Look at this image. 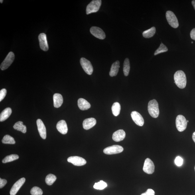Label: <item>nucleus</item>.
<instances>
[{"label": "nucleus", "mask_w": 195, "mask_h": 195, "mask_svg": "<svg viewBox=\"0 0 195 195\" xmlns=\"http://www.w3.org/2000/svg\"><path fill=\"white\" fill-rule=\"evenodd\" d=\"M174 83L180 89L185 88L187 80L185 74L181 70L176 72L174 75Z\"/></svg>", "instance_id": "obj_1"}, {"label": "nucleus", "mask_w": 195, "mask_h": 195, "mask_svg": "<svg viewBox=\"0 0 195 195\" xmlns=\"http://www.w3.org/2000/svg\"><path fill=\"white\" fill-rule=\"evenodd\" d=\"M148 111L150 116L154 118H156L159 117V105L155 99H153L149 101L148 105Z\"/></svg>", "instance_id": "obj_2"}, {"label": "nucleus", "mask_w": 195, "mask_h": 195, "mask_svg": "<svg viewBox=\"0 0 195 195\" xmlns=\"http://www.w3.org/2000/svg\"><path fill=\"white\" fill-rule=\"evenodd\" d=\"M101 4V0H93L87 6L86 9L87 15L97 13L99 11Z\"/></svg>", "instance_id": "obj_3"}, {"label": "nucleus", "mask_w": 195, "mask_h": 195, "mask_svg": "<svg viewBox=\"0 0 195 195\" xmlns=\"http://www.w3.org/2000/svg\"><path fill=\"white\" fill-rule=\"evenodd\" d=\"M187 121L184 116L178 115L176 119V125L178 131L182 132L185 130L187 126Z\"/></svg>", "instance_id": "obj_4"}, {"label": "nucleus", "mask_w": 195, "mask_h": 195, "mask_svg": "<svg viewBox=\"0 0 195 195\" xmlns=\"http://www.w3.org/2000/svg\"><path fill=\"white\" fill-rule=\"evenodd\" d=\"M166 17L168 24L171 27L174 28L178 27V20L173 12L170 11H166Z\"/></svg>", "instance_id": "obj_5"}, {"label": "nucleus", "mask_w": 195, "mask_h": 195, "mask_svg": "<svg viewBox=\"0 0 195 195\" xmlns=\"http://www.w3.org/2000/svg\"><path fill=\"white\" fill-rule=\"evenodd\" d=\"M15 58V56L13 53V52H10L1 64L0 67L1 70L4 71L9 68L13 62Z\"/></svg>", "instance_id": "obj_6"}, {"label": "nucleus", "mask_w": 195, "mask_h": 195, "mask_svg": "<svg viewBox=\"0 0 195 195\" xmlns=\"http://www.w3.org/2000/svg\"><path fill=\"white\" fill-rule=\"evenodd\" d=\"M80 64L84 71L89 75H92L93 71V68L91 62L84 58H81Z\"/></svg>", "instance_id": "obj_7"}, {"label": "nucleus", "mask_w": 195, "mask_h": 195, "mask_svg": "<svg viewBox=\"0 0 195 195\" xmlns=\"http://www.w3.org/2000/svg\"><path fill=\"white\" fill-rule=\"evenodd\" d=\"M123 148L118 145H114L109 146L103 150V152L107 155H112L121 153L123 151Z\"/></svg>", "instance_id": "obj_8"}, {"label": "nucleus", "mask_w": 195, "mask_h": 195, "mask_svg": "<svg viewBox=\"0 0 195 195\" xmlns=\"http://www.w3.org/2000/svg\"><path fill=\"white\" fill-rule=\"evenodd\" d=\"M143 171L148 174H152L155 170L154 162L149 158H146L144 162L143 168Z\"/></svg>", "instance_id": "obj_9"}, {"label": "nucleus", "mask_w": 195, "mask_h": 195, "mask_svg": "<svg viewBox=\"0 0 195 195\" xmlns=\"http://www.w3.org/2000/svg\"><path fill=\"white\" fill-rule=\"evenodd\" d=\"M67 161L73 165L78 166H84L86 163V160L78 156H71L68 158Z\"/></svg>", "instance_id": "obj_10"}, {"label": "nucleus", "mask_w": 195, "mask_h": 195, "mask_svg": "<svg viewBox=\"0 0 195 195\" xmlns=\"http://www.w3.org/2000/svg\"><path fill=\"white\" fill-rule=\"evenodd\" d=\"M91 33L93 36L101 40H104L105 38V32L100 28L93 26L90 29Z\"/></svg>", "instance_id": "obj_11"}, {"label": "nucleus", "mask_w": 195, "mask_h": 195, "mask_svg": "<svg viewBox=\"0 0 195 195\" xmlns=\"http://www.w3.org/2000/svg\"><path fill=\"white\" fill-rule=\"evenodd\" d=\"M25 182V178H22L18 180L13 185L10 192V195H15Z\"/></svg>", "instance_id": "obj_12"}, {"label": "nucleus", "mask_w": 195, "mask_h": 195, "mask_svg": "<svg viewBox=\"0 0 195 195\" xmlns=\"http://www.w3.org/2000/svg\"><path fill=\"white\" fill-rule=\"evenodd\" d=\"M131 116L134 122L139 126H143L144 124V120L143 117L138 112H132Z\"/></svg>", "instance_id": "obj_13"}, {"label": "nucleus", "mask_w": 195, "mask_h": 195, "mask_svg": "<svg viewBox=\"0 0 195 195\" xmlns=\"http://www.w3.org/2000/svg\"><path fill=\"white\" fill-rule=\"evenodd\" d=\"M38 40L40 48L44 51H47L48 50V46L46 34L40 33L38 36Z\"/></svg>", "instance_id": "obj_14"}, {"label": "nucleus", "mask_w": 195, "mask_h": 195, "mask_svg": "<svg viewBox=\"0 0 195 195\" xmlns=\"http://www.w3.org/2000/svg\"><path fill=\"white\" fill-rule=\"evenodd\" d=\"M38 132L40 136L42 139L45 140L46 138V130L45 125L43 121L40 119H37L36 121Z\"/></svg>", "instance_id": "obj_15"}, {"label": "nucleus", "mask_w": 195, "mask_h": 195, "mask_svg": "<svg viewBox=\"0 0 195 195\" xmlns=\"http://www.w3.org/2000/svg\"><path fill=\"white\" fill-rule=\"evenodd\" d=\"M126 133L123 129H120L116 131L113 134V139L116 142H120L125 139Z\"/></svg>", "instance_id": "obj_16"}, {"label": "nucleus", "mask_w": 195, "mask_h": 195, "mask_svg": "<svg viewBox=\"0 0 195 195\" xmlns=\"http://www.w3.org/2000/svg\"><path fill=\"white\" fill-rule=\"evenodd\" d=\"M56 128L63 135H66L68 131L67 125L66 121L64 120H61L58 122L56 125Z\"/></svg>", "instance_id": "obj_17"}, {"label": "nucleus", "mask_w": 195, "mask_h": 195, "mask_svg": "<svg viewBox=\"0 0 195 195\" xmlns=\"http://www.w3.org/2000/svg\"><path fill=\"white\" fill-rule=\"evenodd\" d=\"M96 123V119L94 118L91 117L86 119L83 121V127L85 130H89L94 127Z\"/></svg>", "instance_id": "obj_18"}, {"label": "nucleus", "mask_w": 195, "mask_h": 195, "mask_svg": "<svg viewBox=\"0 0 195 195\" xmlns=\"http://www.w3.org/2000/svg\"><path fill=\"white\" fill-rule=\"evenodd\" d=\"M54 105L55 107L58 108L62 105L63 99L61 94L56 93L53 95Z\"/></svg>", "instance_id": "obj_19"}, {"label": "nucleus", "mask_w": 195, "mask_h": 195, "mask_svg": "<svg viewBox=\"0 0 195 195\" xmlns=\"http://www.w3.org/2000/svg\"><path fill=\"white\" fill-rule=\"evenodd\" d=\"M78 105L79 109L82 110H87L91 107L90 103L84 99L82 98L78 99Z\"/></svg>", "instance_id": "obj_20"}, {"label": "nucleus", "mask_w": 195, "mask_h": 195, "mask_svg": "<svg viewBox=\"0 0 195 195\" xmlns=\"http://www.w3.org/2000/svg\"><path fill=\"white\" fill-rule=\"evenodd\" d=\"M119 68L120 62L119 61H117L112 65L109 73L110 76L112 77L116 76L119 72Z\"/></svg>", "instance_id": "obj_21"}, {"label": "nucleus", "mask_w": 195, "mask_h": 195, "mask_svg": "<svg viewBox=\"0 0 195 195\" xmlns=\"http://www.w3.org/2000/svg\"><path fill=\"white\" fill-rule=\"evenodd\" d=\"M12 109L8 107L2 112L0 115V121H5L9 118L11 114Z\"/></svg>", "instance_id": "obj_22"}, {"label": "nucleus", "mask_w": 195, "mask_h": 195, "mask_svg": "<svg viewBox=\"0 0 195 195\" xmlns=\"http://www.w3.org/2000/svg\"><path fill=\"white\" fill-rule=\"evenodd\" d=\"M14 129L17 131H21L22 133H25L26 132V127L23 124V122L19 121L13 125Z\"/></svg>", "instance_id": "obj_23"}, {"label": "nucleus", "mask_w": 195, "mask_h": 195, "mask_svg": "<svg viewBox=\"0 0 195 195\" xmlns=\"http://www.w3.org/2000/svg\"><path fill=\"white\" fill-rule=\"evenodd\" d=\"M155 32L156 28L155 27H153L144 31L143 35L144 38H149L153 37L155 35Z\"/></svg>", "instance_id": "obj_24"}, {"label": "nucleus", "mask_w": 195, "mask_h": 195, "mask_svg": "<svg viewBox=\"0 0 195 195\" xmlns=\"http://www.w3.org/2000/svg\"><path fill=\"white\" fill-rule=\"evenodd\" d=\"M113 114L115 117L118 116L120 113L121 110V105L118 102H115L113 103L111 108Z\"/></svg>", "instance_id": "obj_25"}, {"label": "nucleus", "mask_w": 195, "mask_h": 195, "mask_svg": "<svg viewBox=\"0 0 195 195\" xmlns=\"http://www.w3.org/2000/svg\"><path fill=\"white\" fill-rule=\"evenodd\" d=\"M130 70V64L128 58H126L123 64V72L125 76L129 75Z\"/></svg>", "instance_id": "obj_26"}, {"label": "nucleus", "mask_w": 195, "mask_h": 195, "mask_svg": "<svg viewBox=\"0 0 195 195\" xmlns=\"http://www.w3.org/2000/svg\"><path fill=\"white\" fill-rule=\"evenodd\" d=\"M19 157L17 154H11L8 155L2 160L3 163H6L7 162H11L19 159Z\"/></svg>", "instance_id": "obj_27"}, {"label": "nucleus", "mask_w": 195, "mask_h": 195, "mask_svg": "<svg viewBox=\"0 0 195 195\" xmlns=\"http://www.w3.org/2000/svg\"><path fill=\"white\" fill-rule=\"evenodd\" d=\"M56 180V176L52 174H48L46 177L45 182L48 185H52Z\"/></svg>", "instance_id": "obj_28"}, {"label": "nucleus", "mask_w": 195, "mask_h": 195, "mask_svg": "<svg viewBox=\"0 0 195 195\" xmlns=\"http://www.w3.org/2000/svg\"><path fill=\"white\" fill-rule=\"evenodd\" d=\"M2 143L4 144H14L16 143L14 138L9 135H6L2 140Z\"/></svg>", "instance_id": "obj_29"}, {"label": "nucleus", "mask_w": 195, "mask_h": 195, "mask_svg": "<svg viewBox=\"0 0 195 195\" xmlns=\"http://www.w3.org/2000/svg\"><path fill=\"white\" fill-rule=\"evenodd\" d=\"M106 182L101 180L98 182L95 183L94 185V188L97 190H103L107 186Z\"/></svg>", "instance_id": "obj_30"}, {"label": "nucleus", "mask_w": 195, "mask_h": 195, "mask_svg": "<svg viewBox=\"0 0 195 195\" xmlns=\"http://www.w3.org/2000/svg\"><path fill=\"white\" fill-rule=\"evenodd\" d=\"M168 50L167 48L166 47L164 44H162V43H161L159 48H158L155 51V52H154V55H156L158 54L162 53L167 52Z\"/></svg>", "instance_id": "obj_31"}, {"label": "nucleus", "mask_w": 195, "mask_h": 195, "mask_svg": "<svg viewBox=\"0 0 195 195\" xmlns=\"http://www.w3.org/2000/svg\"><path fill=\"white\" fill-rule=\"evenodd\" d=\"M30 193L32 195H42L43 191L40 188L37 186L34 187L30 190Z\"/></svg>", "instance_id": "obj_32"}, {"label": "nucleus", "mask_w": 195, "mask_h": 195, "mask_svg": "<svg viewBox=\"0 0 195 195\" xmlns=\"http://www.w3.org/2000/svg\"><path fill=\"white\" fill-rule=\"evenodd\" d=\"M183 162V160L182 158L179 156H177L174 160V162H175L176 166H181L182 165Z\"/></svg>", "instance_id": "obj_33"}, {"label": "nucleus", "mask_w": 195, "mask_h": 195, "mask_svg": "<svg viewBox=\"0 0 195 195\" xmlns=\"http://www.w3.org/2000/svg\"><path fill=\"white\" fill-rule=\"evenodd\" d=\"M6 94V89H3L0 91V101H1L5 98Z\"/></svg>", "instance_id": "obj_34"}, {"label": "nucleus", "mask_w": 195, "mask_h": 195, "mask_svg": "<svg viewBox=\"0 0 195 195\" xmlns=\"http://www.w3.org/2000/svg\"><path fill=\"white\" fill-rule=\"evenodd\" d=\"M155 193L154 190L151 189H149L145 193H143L141 195H155Z\"/></svg>", "instance_id": "obj_35"}, {"label": "nucleus", "mask_w": 195, "mask_h": 195, "mask_svg": "<svg viewBox=\"0 0 195 195\" xmlns=\"http://www.w3.org/2000/svg\"><path fill=\"white\" fill-rule=\"evenodd\" d=\"M7 183V181L0 178V188H2Z\"/></svg>", "instance_id": "obj_36"}, {"label": "nucleus", "mask_w": 195, "mask_h": 195, "mask_svg": "<svg viewBox=\"0 0 195 195\" xmlns=\"http://www.w3.org/2000/svg\"><path fill=\"white\" fill-rule=\"evenodd\" d=\"M190 36L192 39L195 40V28L193 29L191 31Z\"/></svg>", "instance_id": "obj_37"}, {"label": "nucleus", "mask_w": 195, "mask_h": 195, "mask_svg": "<svg viewBox=\"0 0 195 195\" xmlns=\"http://www.w3.org/2000/svg\"><path fill=\"white\" fill-rule=\"evenodd\" d=\"M192 139L195 143V132L193 134Z\"/></svg>", "instance_id": "obj_38"}, {"label": "nucleus", "mask_w": 195, "mask_h": 195, "mask_svg": "<svg viewBox=\"0 0 195 195\" xmlns=\"http://www.w3.org/2000/svg\"><path fill=\"white\" fill-rule=\"evenodd\" d=\"M192 3L193 6L194 10H195V0L192 1Z\"/></svg>", "instance_id": "obj_39"}, {"label": "nucleus", "mask_w": 195, "mask_h": 195, "mask_svg": "<svg viewBox=\"0 0 195 195\" xmlns=\"http://www.w3.org/2000/svg\"><path fill=\"white\" fill-rule=\"evenodd\" d=\"M3 0H1V1H0V2H1V3H3Z\"/></svg>", "instance_id": "obj_40"}, {"label": "nucleus", "mask_w": 195, "mask_h": 195, "mask_svg": "<svg viewBox=\"0 0 195 195\" xmlns=\"http://www.w3.org/2000/svg\"><path fill=\"white\" fill-rule=\"evenodd\" d=\"M187 123H188L189 122V120H187Z\"/></svg>", "instance_id": "obj_41"}, {"label": "nucleus", "mask_w": 195, "mask_h": 195, "mask_svg": "<svg viewBox=\"0 0 195 195\" xmlns=\"http://www.w3.org/2000/svg\"><path fill=\"white\" fill-rule=\"evenodd\" d=\"M194 170H195V167H194Z\"/></svg>", "instance_id": "obj_42"}, {"label": "nucleus", "mask_w": 195, "mask_h": 195, "mask_svg": "<svg viewBox=\"0 0 195 195\" xmlns=\"http://www.w3.org/2000/svg\"><path fill=\"white\" fill-rule=\"evenodd\" d=\"M192 43L193 44V42H192Z\"/></svg>", "instance_id": "obj_43"}]
</instances>
